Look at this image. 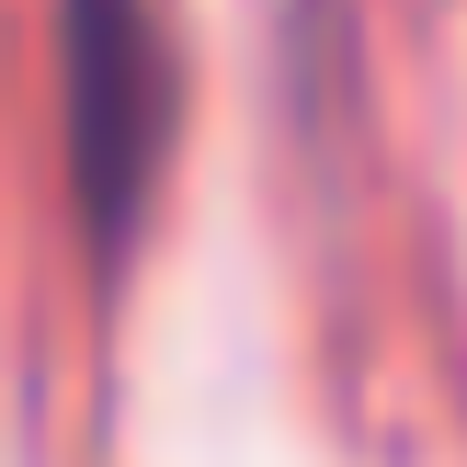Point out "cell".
I'll return each instance as SVG.
<instances>
[{
	"label": "cell",
	"instance_id": "1",
	"mask_svg": "<svg viewBox=\"0 0 467 467\" xmlns=\"http://www.w3.org/2000/svg\"><path fill=\"white\" fill-rule=\"evenodd\" d=\"M171 126H182L171 0H57V149L91 263H114L149 228Z\"/></svg>",
	"mask_w": 467,
	"mask_h": 467
}]
</instances>
